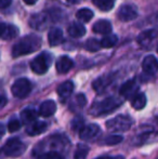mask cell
<instances>
[{"mask_svg": "<svg viewBox=\"0 0 158 159\" xmlns=\"http://www.w3.org/2000/svg\"><path fill=\"white\" fill-rule=\"evenodd\" d=\"M133 125V119L128 115H118L113 119L106 121L107 130L113 132H124L128 131Z\"/></svg>", "mask_w": 158, "mask_h": 159, "instance_id": "obj_4", "label": "cell"}, {"mask_svg": "<svg viewBox=\"0 0 158 159\" xmlns=\"http://www.w3.org/2000/svg\"><path fill=\"white\" fill-rule=\"evenodd\" d=\"M75 103H76L77 106H78L79 108L84 107V105H86V103H87L86 96H84V94H77L76 98H75Z\"/></svg>", "mask_w": 158, "mask_h": 159, "instance_id": "obj_32", "label": "cell"}, {"mask_svg": "<svg viewBox=\"0 0 158 159\" xmlns=\"http://www.w3.org/2000/svg\"><path fill=\"white\" fill-rule=\"evenodd\" d=\"M93 3L99 10L108 12L115 6V0H93Z\"/></svg>", "mask_w": 158, "mask_h": 159, "instance_id": "obj_24", "label": "cell"}, {"mask_svg": "<svg viewBox=\"0 0 158 159\" xmlns=\"http://www.w3.org/2000/svg\"><path fill=\"white\" fill-rule=\"evenodd\" d=\"M89 151H90V148H89L88 145L78 144L74 154V159H86L87 156H88Z\"/></svg>", "mask_w": 158, "mask_h": 159, "instance_id": "obj_26", "label": "cell"}, {"mask_svg": "<svg viewBox=\"0 0 158 159\" xmlns=\"http://www.w3.org/2000/svg\"><path fill=\"white\" fill-rule=\"evenodd\" d=\"M64 36H63V32L60 28H52V30L49 32L48 34V41L50 43L51 47H56L63 41Z\"/></svg>", "mask_w": 158, "mask_h": 159, "instance_id": "obj_17", "label": "cell"}, {"mask_svg": "<svg viewBox=\"0 0 158 159\" xmlns=\"http://www.w3.org/2000/svg\"><path fill=\"white\" fill-rule=\"evenodd\" d=\"M101 48H102L101 41H99L97 39H89L86 42V49L88 51H90V52H97Z\"/></svg>", "mask_w": 158, "mask_h": 159, "instance_id": "obj_29", "label": "cell"}, {"mask_svg": "<svg viewBox=\"0 0 158 159\" xmlns=\"http://www.w3.org/2000/svg\"><path fill=\"white\" fill-rule=\"evenodd\" d=\"M6 104H7V98L3 95H0V109L6 106Z\"/></svg>", "mask_w": 158, "mask_h": 159, "instance_id": "obj_36", "label": "cell"}, {"mask_svg": "<svg viewBox=\"0 0 158 159\" xmlns=\"http://www.w3.org/2000/svg\"><path fill=\"white\" fill-rule=\"evenodd\" d=\"M23 1H24V3L28 4V6H33V4L36 3L38 0H23Z\"/></svg>", "mask_w": 158, "mask_h": 159, "instance_id": "obj_38", "label": "cell"}, {"mask_svg": "<svg viewBox=\"0 0 158 159\" xmlns=\"http://www.w3.org/2000/svg\"><path fill=\"white\" fill-rule=\"evenodd\" d=\"M122 141H124V136L112 134V135L106 136L102 142H103L105 145H117V144H119V143H121Z\"/></svg>", "mask_w": 158, "mask_h": 159, "instance_id": "obj_28", "label": "cell"}, {"mask_svg": "<svg viewBox=\"0 0 158 159\" xmlns=\"http://www.w3.org/2000/svg\"><path fill=\"white\" fill-rule=\"evenodd\" d=\"M117 42H118L117 36L110 35V36H105V37L101 40V46H102V48L110 49V48H113L114 46H116Z\"/></svg>", "mask_w": 158, "mask_h": 159, "instance_id": "obj_27", "label": "cell"}, {"mask_svg": "<svg viewBox=\"0 0 158 159\" xmlns=\"http://www.w3.org/2000/svg\"><path fill=\"white\" fill-rule=\"evenodd\" d=\"M72 127L73 129L75 130V131H77V130H81V128L84 127V119H82L81 117H76L74 118V120L72 121Z\"/></svg>", "mask_w": 158, "mask_h": 159, "instance_id": "obj_31", "label": "cell"}, {"mask_svg": "<svg viewBox=\"0 0 158 159\" xmlns=\"http://www.w3.org/2000/svg\"><path fill=\"white\" fill-rule=\"evenodd\" d=\"M11 3H12V0H0V9L8 8Z\"/></svg>", "mask_w": 158, "mask_h": 159, "instance_id": "obj_34", "label": "cell"}, {"mask_svg": "<svg viewBox=\"0 0 158 159\" xmlns=\"http://www.w3.org/2000/svg\"><path fill=\"white\" fill-rule=\"evenodd\" d=\"M4 133H6V128H4V125L2 122H0V139L4 135Z\"/></svg>", "mask_w": 158, "mask_h": 159, "instance_id": "obj_37", "label": "cell"}, {"mask_svg": "<svg viewBox=\"0 0 158 159\" xmlns=\"http://www.w3.org/2000/svg\"><path fill=\"white\" fill-rule=\"evenodd\" d=\"M47 128H48V125L44 121H36L26 129V133L30 136L39 135V134L43 133L46 131Z\"/></svg>", "mask_w": 158, "mask_h": 159, "instance_id": "obj_20", "label": "cell"}, {"mask_svg": "<svg viewBox=\"0 0 158 159\" xmlns=\"http://www.w3.org/2000/svg\"><path fill=\"white\" fill-rule=\"evenodd\" d=\"M74 82L73 81H65L62 84H60L57 88V94H59L60 98L63 101L67 100L70 95H72L73 91H74Z\"/></svg>", "mask_w": 158, "mask_h": 159, "instance_id": "obj_16", "label": "cell"}, {"mask_svg": "<svg viewBox=\"0 0 158 159\" xmlns=\"http://www.w3.org/2000/svg\"><path fill=\"white\" fill-rule=\"evenodd\" d=\"M43 159H63V157L56 152H49L44 155Z\"/></svg>", "mask_w": 158, "mask_h": 159, "instance_id": "obj_33", "label": "cell"}, {"mask_svg": "<svg viewBox=\"0 0 158 159\" xmlns=\"http://www.w3.org/2000/svg\"><path fill=\"white\" fill-rule=\"evenodd\" d=\"M137 90H138V84H137L135 79H130L122 84L121 88H120V90H119V93L122 98H129L135 94Z\"/></svg>", "mask_w": 158, "mask_h": 159, "instance_id": "obj_12", "label": "cell"}, {"mask_svg": "<svg viewBox=\"0 0 158 159\" xmlns=\"http://www.w3.org/2000/svg\"><path fill=\"white\" fill-rule=\"evenodd\" d=\"M158 35V30H145L139 36L138 38V41L141 44L143 48H147L148 46H151L153 42V40L157 37Z\"/></svg>", "mask_w": 158, "mask_h": 159, "instance_id": "obj_14", "label": "cell"}, {"mask_svg": "<svg viewBox=\"0 0 158 159\" xmlns=\"http://www.w3.org/2000/svg\"><path fill=\"white\" fill-rule=\"evenodd\" d=\"M52 61L53 57L50 53L42 52L30 62V68L37 75H43L44 73L48 71L49 67L52 64Z\"/></svg>", "mask_w": 158, "mask_h": 159, "instance_id": "obj_5", "label": "cell"}, {"mask_svg": "<svg viewBox=\"0 0 158 159\" xmlns=\"http://www.w3.org/2000/svg\"><path fill=\"white\" fill-rule=\"evenodd\" d=\"M95 159H124V156L118 155V156H100V157Z\"/></svg>", "mask_w": 158, "mask_h": 159, "instance_id": "obj_35", "label": "cell"}, {"mask_svg": "<svg viewBox=\"0 0 158 159\" xmlns=\"http://www.w3.org/2000/svg\"><path fill=\"white\" fill-rule=\"evenodd\" d=\"M112 81H113L112 75H104L102 77L97 78L92 84V87L97 93H103V91L106 90V88L112 84Z\"/></svg>", "mask_w": 158, "mask_h": 159, "instance_id": "obj_13", "label": "cell"}, {"mask_svg": "<svg viewBox=\"0 0 158 159\" xmlns=\"http://www.w3.org/2000/svg\"><path fill=\"white\" fill-rule=\"evenodd\" d=\"M67 2H70V3H78L80 0H66Z\"/></svg>", "mask_w": 158, "mask_h": 159, "instance_id": "obj_39", "label": "cell"}, {"mask_svg": "<svg viewBox=\"0 0 158 159\" xmlns=\"http://www.w3.org/2000/svg\"><path fill=\"white\" fill-rule=\"evenodd\" d=\"M19 28L14 25H8L0 21V38L4 40H10L19 35Z\"/></svg>", "mask_w": 158, "mask_h": 159, "instance_id": "obj_9", "label": "cell"}, {"mask_svg": "<svg viewBox=\"0 0 158 159\" xmlns=\"http://www.w3.org/2000/svg\"><path fill=\"white\" fill-rule=\"evenodd\" d=\"M20 128H21V122H20L17 119H12L8 125V130L11 132V133L16 132L17 130H20Z\"/></svg>", "mask_w": 158, "mask_h": 159, "instance_id": "obj_30", "label": "cell"}, {"mask_svg": "<svg viewBox=\"0 0 158 159\" xmlns=\"http://www.w3.org/2000/svg\"><path fill=\"white\" fill-rule=\"evenodd\" d=\"M131 105L137 111H141L145 107L146 105V96L144 93H137L132 96L131 100Z\"/></svg>", "mask_w": 158, "mask_h": 159, "instance_id": "obj_21", "label": "cell"}, {"mask_svg": "<svg viewBox=\"0 0 158 159\" xmlns=\"http://www.w3.org/2000/svg\"><path fill=\"white\" fill-rule=\"evenodd\" d=\"M41 47V38L36 35H27L21 38L12 48V57H19L22 55L36 52Z\"/></svg>", "mask_w": 158, "mask_h": 159, "instance_id": "obj_1", "label": "cell"}, {"mask_svg": "<svg viewBox=\"0 0 158 159\" xmlns=\"http://www.w3.org/2000/svg\"><path fill=\"white\" fill-rule=\"evenodd\" d=\"M73 66H74L73 60L70 57H66V55L60 57L57 60L56 64H55V67H56V70L59 74H66L73 68Z\"/></svg>", "mask_w": 158, "mask_h": 159, "instance_id": "obj_15", "label": "cell"}, {"mask_svg": "<svg viewBox=\"0 0 158 159\" xmlns=\"http://www.w3.org/2000/svg\"><path fill=\"white\" fill-rule=\"evenodd\" d=\"M100 133H101L100 127L95 124H90L81 128L79 131V138L82 141H92L97 139Z\"/></svg>", "mask_w": 158, "mask_h": 159, "instance_id": "obj_7", "label": "cell"}, {"mask_svg": "<svg viewBox=\"0 0 158 159\" xmlns=\"http://www.w3.org/2000/svg\"><path fill=\"white\" fill-rule=\"evenodd\" d=\"M49 17L46 13L41 12V13H37V14H34L29 20V25L32 26L33 28L38 30H42L43 28H46L47 24H48Z\"/></svg>", "mask_w": 158, "mask_h": 159, "instance_id": "obj_10", "label": "cell"}, {"mask_svg": "<svg viewBox=\"0 0 158 159\" xmlns=\"http://www.w3.org/2000/svg\"><path fill=\"white\" fill-rule=\"evenodd\" d=\"M117 16L122 22L132 21L138 16L137 8L134 6H131V4H124V6L120 7L118 12H117Z\"/></svg>", "mask_w": 158, "mask_h": 159, "instance_id": "obj_8", "label": "cell"}, {"mask_svg": "<svg viewBox=\"0 0 158 159\" xmlns=\"http://www.w3.org/2000/svg\"><path fill=\"white\" fill-rule=\"evenodd\" d=\"M142 68H143L144 73L148 74V75H155L158 71V60L154 55H147L143 60Z\"/></svg>", "mask_w": 158, "mask_h": 159, "instance_id": "obj_11", "label": "cell"}, {"mask_svg": "<svg viewBox=\"0 0 158 159\" xmlns=\"http://www.w3.org/2000/svg\"><path fill=\"white\" fill-rule=\"evenodd\" d=\"M26 145L19 139H11L4 144V146L0 149V155L6 157L16 158L22 156L26 151Z\"/></svg>", "mask_w": 158, "mask_h": 159, "instance_id": "obj_3", "label": "cell"}, {"mask_svg": "<svg viewBox=\"0 0 158 159\" xmlns=\"http://www.w3.org/2000/svg\"><path fill=\"white\" fill-rule=\"evenodd\" d=\"M56 111V104L52 100L44 101L39 107V114L43 117H50Z\"/></svg>", "mask_w": 158, "mask_h": 159, "instance_id": "obj_18", "label": "cell"}, {"mask_svg": "<svg viewBox=\"0 0 158 159\" xmlns=\"http://www.w3.org/2000/svg\"><path fill=\"white\" fill-rule=\"evenodd\" d=\"M76 17L80 22L88 23V22H90L91 19L93 17V12H92V10H90V9H88V8H82L77 11Z\"/></svg>", "mask_w": 158, "mask_h": 159, "instance_id": "obj_25", "label": "cell"}, {"mask_svg": "<svg viewBox=\"0 0 158 159\" xmlns=\"http://www.w3.org/2000/svg\"><path fill=\"white\" fill-rule=\"evenodd\" d=\"M70 36L73 38H80L86 34V27L80 23H73L67 30Z\"/></svg>", "mask_w": 158, "mask_h": 159, "instance_id": "obj_22", "label": "cell"}, {"mask_svg": "<svg viewBox=\"0 0 158 159\" xmlns=\"http://www.w3.org/2000/svg\"><path fill=\"white\" fill-rule=\"evenodd\" d=\"M93 32L100 35H107L112 32V24L106 20H100L93 25Z\"/></svg>", "mask_w": 158, "mask_h": 159, "instance_id": "obj_19", "label": "cell"}, {"mask_svg": "<svg viewBox=\"0 0 158 159\" xmlns=\"http://www.w3.org/2000/svg\"><path fill=\"white\" fill-rule=\"evenodd\" d=\"M157 52H158V47H157Z\"/></svg>", "mask_w": 158, "mask_h": 159, "instance_id": "obj_40", "label": "cell"}, {"mask_svg": "<svg viewBox=\"0 0 158 159\" xmlns=\"http://www.w3.org/2000/svg\"><path fill=\"white\" fill-rule=\"evenodd\" d=\"M38 117V113L33 108H25L21 113V119L24 124H30V122L36 121Z\"/></svg>", "mask_w": 158, "mask_h": 159, "instance_id": "obj_23", "label": "cell"}, {"mask_svg": "<svg viewBox=\"0 0 158 159\" xmlns=\"http://www.w3.org/2000/svg\"><path fill=\"white\" fill-rule=\"evenodd\" d=\"M124 101L117 98H107L99 103H95L91 108L90 113L93 116H103L113 113L116 108H118Z\"/></svg>", "mask_w": 158, "mask_h": 159, "instance_id": "obj_2", "label": "cell"}, {"mask_svg": "<svg viewBox=\"0 0 158 159\" xmlns=\"http://www.w3.org/2000/svg\"><path fill=\"white\" fill-rule=\"evenodd\" d=\"M12 94L17 98H25L32 91V84L27 78H20L12 84Z\"/></svg>", "mask_w": 158, "mask_h": 159, "instance_id": "obj_6", "label": "cell"}, {"mask_svg": "<svg viewBox=\"0 0 158 159\" xmlns=\"http://www.w3.org/2000/svg\"><path fill=\"white\" fill-rule=\"evenodd\" d=\"M157 21H158V20H157Z\"/></svg>", "mask_w": 158, "mask_h": 159, "instance_id": "obj_41", "label": "cell"}]
</instances>
